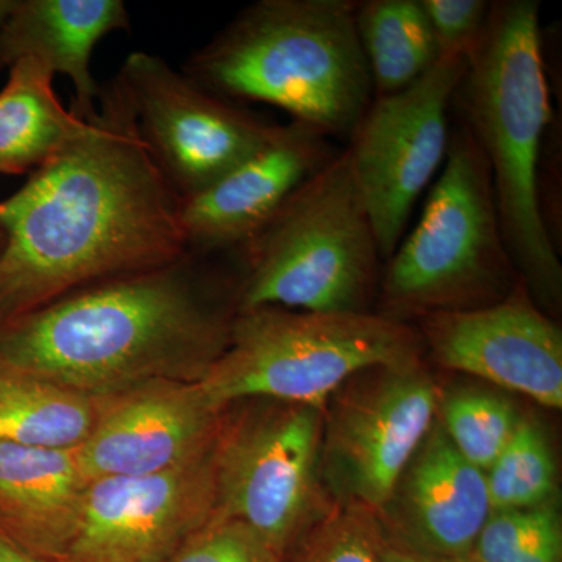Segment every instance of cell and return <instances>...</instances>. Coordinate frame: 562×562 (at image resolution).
<instances>
[{
  "mask_svg": "<svg viewBox=\"0 0 562 562\" xmlns=\"http://www.w3.org/2000/svg\"><path fill=\"white\" fill-rule=\"evenodd\" d=\"M228 416L214 449L211 519L241 524L281 562L335 508L321 471L324 409L269 398Z\"/></svg>",
  "mask_w": 562,
  "mask_h": 562,
  "instance_id": "obj_8",
  "label": "cell"
},
{
  "mask_svg": "<svg viewBox=\"0 0 562 562\" xmlns=\"http://www.w3.org/2000/svg\"><path fill=\"white\" fill-rule=\"evenodd\" d=\"M3 246H5V236H3V233L0 232V254H2Z\"/></svg>",
  "mask_w": 562,
  "mask_h": 562,
  "instance_id": "obj_32",
  "label": "cell"
},
{
  "mask_svg": "<svg viewBox=\"0 0 562 562\" xmlns=\"http://www.w3.org/2000/svg\"><path fill=\"white\" fill-rule=\"evenodd\" d=\"M442 57H469L490 16L486 0H420Z\"/></svg>",
  "mask_w": 562,
  "mask_h": 562,
  "instance_id": "obj_27",
  "label": "cell"
},
{
  "mask_svg": "<svg viewBox=\"0 0 562 562\" xmlns=\"http://www.w3.org/2000/svg\"><path fill=\"white\" fill-rule=\"evenodd\" d=\"M357 31L375 98L412 87L442 58L420 0L357 2Z\"/></svg>",
  "mask_w": 562,
  "mask_h": 562,
  "instance_id": "obj_21",
  "label": "cell"
},
{
  "mask_svg": "<svg viewBox=\"0 0 562 562\" xmlns=\"http://www.w3.org/2000/svg\"><path fill=\"white\" fill-rule=\"evenodd\" d=\"M169 562H279L246 527L210 519Z\"/></svg>",
  "mask_w": 562,
  "mask_h": 562,
  "instance_id": "obj_26",
  "label": "cell"
},
{
  "mask_svg": "<svg viewBox=\"0 0 562 562\" xmlns=\"http://www.w3.org/2000/svg\"><path fill=\"white\" fill-rule=\"evenodd\" d=\"M539 11L538 0L491 3L452 106L490 165L503 238L520 280L542 312L557 314L562 265L539 191V161L552 114Z\"/></svg>",
  "mask_w": 562,
  "mask_h": 562,
  "instance_id": "obj_3",
  "label": "cell"
},
{
  "mask_svg": "<svg viewBox=\"0 0 562 562\" xmlns=\"http://www.w3.org/2000/svg\"><path fill=\"white\" fill-rule=\"evenodd\" d=\"M87 483L77 450L0 442V535L33 557L61 562Z\"/></svg>",
  "mask_w": 562,
  "mask_h": 562,
  "instance_id": "obj_18",
  "label": "cell"
},
{
  "mask_svg": "<svg viewBox=\"0 0 562 562\" xmlns=\"http://www.w3.org/2000/svg\"><path fill=\"white\" fill-rule=\"evenodd\" d=\"M101 408L102 397L0 361V442L77 450L91 435Z\"/></svg>",
  "mask_w": 562,
  "mask_h": 562,
  "instance_id": "obj_20",
  "label": "cell"
},
{
  "mask_svg": "<svg viewBox=\"0 0 562 562\" xmlns=\"http://www.w3.org/2000/svg\"><path fill=\"white\" fill-rule=\"evenodd\" d=\"M380 528V527H379ZM379 562H431L427 558L420 557L412 552V550L405 549V547L398 546V543L390 541L384 538L382 531H380V546H379Z\"/></svg>",
  "mask_w": 562,
  "mask_h": 562,
  "instance_id": "obj_28",
  "label": "cell"
},
{
  "mask_svg": "<svg viewBox=\"0 0 562 562\" xmlns=\"http://www.w3.org/2000/svg\"><path fill=\"white\" fill-rule=\"evenodd\" d=\"M117 79L131 99L144 146L180 199L213 187L281 131L158 55L132 52Z\"/></svg>",
  "mask_w": 562,
  "mask_h": 562,
  "instance_id": "obj_10",
  "label": "cell"
},
{
  "mask_svg": "<svg viewBox=\"0 0 562 562\" xmlns=\"http://www.w3.org/2000/svg\"><path fill=\"white\" fill-rule=\"evenodd\" d=\"M386 262L376 314L403 324L494 305L519 283L490 165L464 125L450 132L443 171L420 220Z\"/></svg>",
  "mask_w": 562,
  "mask_h": 562,
  "instance_id": "obj_6",
  "label": "cell"
},
{
  "mask_svg": "<svg viewBox=\"0 0 562 562\" xmlns=\"http://www.w3.org/2000/svg\"><path fill=\"white\" fill-rule=\"evenodd\" d=\"M181 70L222 98L288 111L327 138H350L373 101L350 0H258Z\"/></svg>",
  "mask_w": 562,
  "mask_h": 562,
  "instance_id": "obj_4",
  "label": "cell"
},
{
  "mask_svg": "<svg viewBox=\"0 0 562 562\" xmlns=\"http://www.w3.org/2000/svg\"><path fill=\"white\" fill-rule=\"evenodd\" d=\"M14 3H16V0H0V32H2L3 25H5L7 20H9ZM2 69L5 68H3L2 61H0V70Z\"/></svg>",
  "mask_w": 562,
  "mask_h": 562,
  "instance_id": "obj_30",
  "label": "cell"
},
{
  "mask_svg": "<svg viewBox=\"0 0 562 562\" xmlns=\"http://www.w3.org/2000/svg\"><path fill=\"white\" fill-rule=\"evenodd\" d=\"M131 14L122 0H16L0 32L3 68L32 58L74 85L70 113L90 122L98 116L102 88L91 74L99 41L128 31Z\"/></svg>",
  "mask_w": 562,
  "mask_h": 562,
  "instance_id": "obj_17",
  "label": "cell"
},
{
  "mask_svg": "<svg viewBox=\"0 0 562 562\" xmlns=\"http://www.w3.org/2000/svg\"><path fill=\"white\" fill-rule=\"evenodd\" d=\"M327 136L292 121L260 154L191 198L180 225L191 254H235L272 220L292 192L336 157Z\"/></svg>",
  "mask_w": 562,
  "mask_h": 562,
  "instance_id": "obj_15",
  "label": "cell"
},
{
  "mask_svg": "<svg viewBox=\"0 0 562 562\" xmlns=\"http://www.w3.org/2000/svg\"><path fill=\"white\" fill-rule=\"evenodd\" d=\"M438 413L454 449L483 472L497 460L520 420L509 398L480 387L441 394Z\"/></svg>",
  "mask_w": 562,
  "mask_h": 562,
  "instance_id": "obj_23",
  "label": "cell"
},
{
  "mask_svg": "<svg viewBox=\"0 0 562 562\" xmlns=\"http://www.w3.org/2000/svg\"><path fill=\"white\" fill-rule=\"evenodd\" d=\"M225 409L198 382H151L102 397L101 414L77 449L85 479L146 476L201 460L216 447Z\"/></svg>",
  "mask_w": 562,
  "mask_h": 562,
  "instance_id": "obj_14",
  "label": "cell"
},
{
  "mask_svg": "<svg viewBox=\"0 0 562 562\" xmlns=\"http://www.w3.org/2000/svg\"><path fill=\"white\" fill-rule=\"evenodd\" d=\"M0 562H49L33 557L25 552L16 543L9 541L5 536L0 535Z\"/></svg>",
  "mask_w": 562,
  "mask_h": 562,
  "instance_id": "obj_29",
  "label": "cell"
},
{
  "mask_svg": "<svg viewBox=\"0 0 562 562\" xmlns=\"http://www.w3.org/2000/svg\"><path fill=\"white\" fill-rule=\"evenodd\" d=\"M491 512L535 508L554 501L557 464L541 424L520 417L512 439L486 472Z\"/></svg>",
  "mask_w": 562,
  "mask_h": 562,
  "instance_id": "obj_22",
  "label": "cell"
},
{
  "mask_svg": "<svg viewBox=\"0 0 562 562\" xmlns=\"http://www.w3.org/2000/svg\"><path fill=\"white\" fill-rule=\"evenodd\" d=\"M490 514L486 473L435 420L375 519L384 538L439 562L469 557Z\"/></svg>",
  "mask_w": 562,
  "mask_h": 562,
  "instance_id": "obj_16",
  "label": "cell"
},
{
  "mask_svg": "<svg viewBox=\"0 0 562 562\" xmlns=\"http://www.w3.org/2000/svg\"><path fill=\"white\" fill-rule=\"evenodd\" d=\"M439 562H476L472 557L454 558V560H446Z\"/></svg>",
  "mask_w": 562,
  "mask_h": 562,
  "instance_id": "obj_31",
  "label": "cell"
},
{
  "mask_svg": "<svg viewBox=\"0 0 562 562\" xmlns=\"http://www.w3.org/2000/svg\"><path fill=\"white\" fill-rule=\"evenodd\" d=\"M0 91V173L38 169L85 122L61 105L54 74L24 58L11 65Z\"/></svg>",
  "mask_w": 562,
  "mask_h": 562,
  "instance_id": "obj_19",
  "label": "cell"
},
{
  "mask_svg": "<svg viewBox=\"0 0 562 562\" xmlns=\"http://www.w3.org/2000/svg\"><path fill=\"white\" fill-rule=\"evenodd\" d=\"M214 497V450L173 471L90 480L61 562H169L209 522Z\"/></svg>",
  "mask_w": 562,
  "mask_h": 562,
  "instance_id": "obj_12",
  "label": "cell"
},
{
  "mask_svg": "<svg viewBox=\"0 0 562 562\" xmlns=\"http://www.w3.org/2000/svg\"><path fill=\"white\" fill-rule=\"evenodd\" d=\"M441 392L422 360L351 376L324 408L321 471L339 506L376 516L438 417Z\"/></svg>",
  "mask_w": 562,
  "mask_h": 562,
  "instance_id": "obj_9",
  "label": "cell"
},
{
  "mask_svg": "<svg viewBox=\"0 0 562 562\" xmlns=\"http://www.w3.org/2000/svg\"><path fill=\"white\" fill-rule=\"evenodd\" d=\"M469 557L476 562H562L558 498L535 508L491 512Z\"/></svg>",
  "mask_w": 562,
  "mask_h": 562,
  "instance_id": "obj_24",
  "label": "cell"
},
{
  "mask_svg": "<svg viewBox=\"0 0 562 562\" xmlns=\"http://www.w3.org/2000/svg\"><path fill=\"white\" fill-rule=\"evenodd\" d=\"M203 255L88 284L0 327V361L92 397L199 382L231 344L238 308L211 294Z\"/></svg>",
  "mask_w": 562,
  "mask_h": 562,
  "instance_id": "obj_2",
  "label": "cell"
},
{
  "mask_svg": "<svg viewBox=\"0 0 562 562\" xmlns=\"http://www.w3.org/2000/svg\"><path fill=\"white\" fill-rule=\"evenodd\" d=\"M235 254L244 269L238 313L261 306L371 313L382 255L346 150Z\"/></svg>",
  "mask_w": 562,
  "mask_h": 562,
  "instance_id": "obj_5",
  "label": "cell"
},
{
  "mask_svg": "<svg viewBox=\"0 0 562 562\" xmlns=\"http://www.w3.org/2000/svg\"><path fill=\"white\" fill-rule=\"evenodd\" d=\"M375 516L357 506L336 505L303 532L281 562H379Z\"/></svg>",
  "mask_w": 562,
  "mask_h": 562,
  "instance_id": "obj_25",
  "label": "cell"
},
{
  "mask_svg": "<svg viewBox=\"0 0 562 562\" xmlns=\"http://www.w3.org/2000/svg\"><path fill=\"white\" fill-rule=\"evenodd\" d=\"M412 325L376 313L261 306L236 314L231 344L199 380L214 405L269 398L324 409L351 376L422 360Z\"/></svg>",
  "mask_w": 562,
  "mask_h": 562,
  "instance_id": "obj_7",
  "label": "cell"
},
{
  "mask_svg": "<svg viewBox=\"0 0 562 562\" xmlns=\"http://www.w3.org/2000/svg\"><path fill=\"white\" fill-rule=\"evenodd\" d=\"M468 57H442L412 87L379 95L350 136L351 173L382 260L397 249L414 205L449 150V111Z\"/></svg>",
  "mask_w": 562,
  "mask_h": 562,
  "instance_id": "obj_11",
  "label": "cell"
},
{
  "mask_svg": "<svg viewBox=\"0 0 562 562\" xmlns=\"http://www.w3.org/2000/svg\"><path fill=\"white\" fill-rule=\"evenodd\" d=\"M0 327L98 281L187 254L180 198L158 171L121 80L98 116L0 201Z\"/></svg>",
  "mask_w": 562,
  "mask_h": 562,
  "instance_id": "obj_1",
  "label": "cell"
},
{
  "mask_svg": "<svg viewBox=\"0 0 562 562\" xmlns=\"http://www.w3.org/2000/svg\"><path fill=\"white\" fill-rule=\"evenodd\" d=\"M417 331L442 368L561 408V328L536 305L522 280L494 305L430 314Z\"/></svg>",
  "mask_w": 562,
  "mask_h": 562,
  "instance_id": "obj_13",
  "label": "cell"
}]
</instances>
